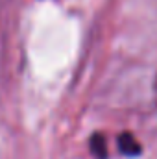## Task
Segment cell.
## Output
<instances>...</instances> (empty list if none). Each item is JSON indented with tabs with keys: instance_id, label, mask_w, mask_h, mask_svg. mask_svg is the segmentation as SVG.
Listing matches in <instances>:
<instances>
[{
	"instance_id": "obj_2",
	"label": "cell",
	"mask_w": 157,
	"mask_h": 159,
	"mask_svg": "<svg viewBox=\"0 0 157 159\" xmlns=\"http://www.w3.org/2000/svg\"><path fill=\"white\" fill-rule=\"evenodd\" d=\"M155 98H157V81H155Z\"/></svg>"
},
{
	"instance_id": "obj_1",
	"label": "cell",
	"mask_w": 157,
	"mask_h": 159,
	"mask_svg": "<svg viewBox=\"0 0 157 159\" xmlns=\"http://www.w3.org/2000/svg\"><path fill=\"white\" fill-rule=\"evenodd\" d=\"M92 152L100 157H104V144H102V137H94L92 139Z\"/></svg>"
}]
</instances>
